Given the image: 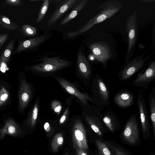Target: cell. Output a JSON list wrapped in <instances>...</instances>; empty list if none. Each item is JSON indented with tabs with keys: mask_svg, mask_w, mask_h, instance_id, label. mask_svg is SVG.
Instances as JSON below:
<instances>
[{
	"mask_svg": "<svg viewBox=\"0 0 155 155\" xmlns=\"http://www.w3.org/2000/svg\"><path fill=\"white\" fill-rule=\"evenodd\" d=\"M141 1L144 2H153L155 1V0H141Z\"/></svg>",
	"mask_w": 155,
	"mask_h": 155,
	"instance_id": "74e56055",
	"label": "cell"
},
{
	"mask_svg": "<svg viewBox=\"0 0 155 155\" xmlns=\"http://www.w3.org/2000/svg\"><path fill=\"white\" fill-rule=\"evenodd\" d=\"M126 30L128 35V44L125 55L126 62L133 56L136 48L137 42V12L134 11L126 21Z\"/></svg>",
	"mask_w": 155,
	"mask_h": 155,
	"instance_id": "5b68a950",
	"label": "cell"
},
{
	"mask_svg": "<svg viewBox=\"0 0 155 155\" xmlns=\"http://www.w3.org/2000/svg\"><path fill=\"white\" fill-rule=\"evenodd\" d=\"M155 25L154 24L153 25V31H152V42L151 44V48H152L153 49H154L155 48Z\"/></svg>",
	"mask_w": 155,
	"mask_h": 155,
	"instance_id": "f546056e",
	"label": "cell"
},
{
	"mask_svg": "<svg viewBox=\"0 0 155 155\" xmlns=\"http://www.w3.org/2000/svg\"><path fill=\"white\" fill-rule=\"evenodd\" d=\"M8 37L7 35L4 34L0 36V47L2 45Z\"/></svg>",
	"mask_w": 155,
	"mask_h": 155,
	"instance_id": "1f68e13d",
	"label": "cell"
},
{
	"mask_svg": "<svg viewBox=\"0 0 155 155\" xmlns=\"http://www.w3.org/2000/svg\"><path fill=\"white\" fill-rule=\"evenodd\" d=\"M71 64L70 61L57 57H46L44 58L40 63L34 66L33 68L39 73H52L68 67Z\"/></svg>",
	"mask_w": 155,
	"mask_h": 155,
	"instance_id": "8992f818",
	"label": "cell"
},
{
	"mask_svg": "<svg viewBox=\"0 0 155 155\" xmlns=\"http://www.w3.org/2000/svg\"><path fill=\"white\" fill-rule=\"evenodd\" d=\"M8 95L7 94H4L1 97V99L3 101H5L8 98Z\"/></svg>",
	"mask_w": 155,
	"mask_h": 155,
	"instance_id": "8d00e7d4",
	"label": "cell"
},
{
	"mask_svg": "<svg viewBox=\"0 0 155 155\" xmlns=\"http://www.w3.org/2000/svg\"><path fill=\"white\" fill-rule=\"evenodd\" d=\"M77 155H88L84 150L78 147L75 148Z\"/></svg>",
	"mask_w": 155,
	"mask_h": 155,
	"instance_id": "f1b7e54d",
	"label": "cell"
},
{
	"mask_svg": "<svg viewBox=\"0 0 155 155\" xmlns=\"http://www.w3.org/2000/svg\"><path fill=\"white\" fill-rule=\"evenodd\" d=\"M114 151L115 155H127L120 148H115Z\"/></svg>",
	"mask_w": 155,
	"mask_h": 155,
	"instance_id": "83f0119b",
	"label": "cell"
},
{
	"mask_svg": "<svg viewBox=\"0 0 155 155\" xmlns=\"http://www.w3.org/2000/svg\"><path fill=\"white\" fill-rule=\"evenodd\" d=\"M51 107L53 111L58 114H60L62 108L61 103L57 100H54L52 101Z\"/></svg>",
	"mask_w": 155,
	"mask_h": 155,
	"instance_id": "d4e9b609",
	"label": "cell"
},
{
	"mask_svg": "<svg viewBox=\"0 0 155 155\" xmlns=\"http://www.w3.org/2000/svg\"><path fill=\"white\" fill-rule=\"evenodd\" d=\"M91 91L92 103L96 107L101 109L109 107V91L105 82L99 75H96L93 80Z\"/></svg>",
	"mask_w": 155,
	"mask_h": 155,
	"instance_id": "7a4b0ae2",
	"label": "cell"
},
{
	"mask_svg": "<svg viewBox=\"0 0 155 155\" xmlns=\"http://www.w3.org/2000/svg\"><path fill=\"white\" fill-rule=\"evenodd\" d=\"M83 108L82 116L84 120L94 132L101 136L103 130L102 122L104 113L101 109L91 106L89 104Z\"/></svg>",
	"mask_w": 155,
	"mask_h": 155,
	"instance_id": "3957f363",
	"label": "cell"
},
{
	"mask_svg": "<svg viewBox=\"0 0 155 155\" xmlns=\"http://www.w3.org/2000/svg\"><path fill=\"white\" fill-rule=\"evenodd\" d=\"M55 79L61 86L68 93L75 96L80 101L83 106L88 104V101L92 103L91 97L88 94L80 91L73 84L65 79L60 77H56Z\"/></svg>",
	"mask_w": 155,
	"mask_h": 155,
	"instance_id": "30bf717a",
	"label": "cell"
},
{
	"mask_svg": "<svg viewBox=\"0 0 155 155\" xmlns=\"http://www.w3.org/2000/svg\"><path fill=\"white\" fill-rule=\"evenodd\" d=\"M155 80V61L149 63L144 71L140 72L136 78L131 82L135 86L140 87L146 89L152 81Z\"/></svg>",
	"mask_w": 155,
	"mask_h": 155,
	"instance_id": "9c48e42d",
	"label": "cell"
},
{
	"mask_svg": "<svg viewBox=\"0 0 155 155\" xmlns=\"http://www.w3.org/2000/svg\"><path fill=\"white\" fill-rule=\"evenodd\" d=\"M64 139L62 134L58 133L54 137L51 143V148L52 151L56 152L58 148L63 144Z\"/></svg>",
	"mask_w": 155,
	"mask_h": 155,
	"instance_id": "ffe728a7",
	"label": "cell"
},
{
	"mask_svg": "<svg viewBox=\"0 0 155 155\" xmlns=\"http://www.w3.org/2000/svg\"><path fill=\"white\" fill-rule=\"evenodd\" d=\"M39 99L37 98V101L34 107L31 117V125L34 126L38 119L39 108Z\"/></svg>",
	"mask_w": 155,
	"mask_h": 155,
	"instance_id": "603a6c76",
	"label": "cell"
},
{
	"mask_svg": "<svg viewBox=\"0 0 155 155\" xmlns=\"http://www.w3.org/2000/svg\"><path fill=\"white\" fill-rule=\"evenodd\" d=\"M95 142L99 155H114L104 142L98 139Z\"/></svg>",
	"mask_w": 155,
	"mask_h": 155,
	"instance_id": "44dd1931",
	"label": "cell"
},
{
	"mask_svg": "<svg viewBox=\"0 0 155 155\" xmlns=\"http://www.w3.org/2000/svg\"><path fill=\"white\" fill-rule=\"evenodd\" d=\"M150 109V116L154 134L155 133V87L153 88L148 98Z\"/></svg>",
	"mask_w": 155,
	"mask_h": 155,
	"instance_id": "e0dca14e",
	"label": "cell"
},
{
	"mask_svg": "<svg viewBox=\"0 0 155 155\" xmlns=\"http://www.w3.org/2000/svg\"><path fill=\"white\" fill-rule=\"evenodd\" d=\"M137 105L142 131L147 132L149 128V116L145 99L142 93L138 94Z\"/></svg>",
	"mask_w": 155,
	"mask_h": 155,
	"instance_id": "7c38bea8",
	"label": "cell"
},
{
	"mask_svg": "<svg viewBox=\"0 0 155 155\" xmlns=\"http://www.w3.org/2000/svg\"><path fill=\"white\" fill-rule=\"evenodd\" d=\"M89 48L96 61L105 69L108 61L112 56L110 46L106 42L101 41L90 44Z\"/></svg>",
	"mask_w": 155,
	"mask_h": 155,
	"instance_id": "52a82bcc",
	"label": "cell"
},
{
	"mask_svg": "<svg viewBox=\"0 0 155 155\" xmlns=\"http://www.w3.org/2000/svg\"><path fill=\"white\" fill-rule=\"evenodd\" d=\"M29 96L27 93H24L22 95L21 98L24 102H27L29 98Z\"/></svg>",
	"mask_w": 155,
	"mask_h": 155,
	"instance_id": "e575fe53",
	"label": "cell"
},
{
	"mask_svg": "<svg viewBox=\"0 0 155 155\" xmlns=\"http://www.w3.org/2000/svg\"><path fill=\"white\" fill-rule=\"evenodd\" d=\"M49 5V2L48 0H44L43 1L38 17L36 19L37 23L40 22L45 17L48 9Z\"/></svg>",
	"mask_w": 155,
	"mask_h": 155,
	"instance_id": "7402d4cb",
	"label": "cell"
},
{
	"mask_svg": "<svg viewBox=\"0 0 155 155\" xmlns=\"http://www.w3.org/2000/svg\"><path fill=\"white\" fill-rule=\"evenodd\" d=\"M11 53V51L10 50L6 49L4 52V54L5 57H8L10 56Z\"/></svg>",
	"mask_w": 155,
	"mask_h": 155,
	"instance_id": "d590c367",
	"label": "cell"
},
{
	"mask_svg": "<svg viewBox=\"0 0 155 155\" xmlns=\"http://www.w3.org/2000/svg\"><path fill=\"white\" fill-rule=\"evenodd\" d=\"M69 114V108L67 107L61 116L59 121L60 124H63L66 120Z\"/></svg>",
	"mask_w": 155,
	"mask_h": 155,
	"instance_id": "484cf974",
	"label": "cell"
},
{
	"mask_svg": "<svg viewBox=\"0 0 155 155\" xmlns=\"http://www.w3.org/2000/svg\"><path fill=\"white\" fill-rule=\"evenodd\" d=\"M22 31L25 35L31 37L35 36L37 32V28L34 26L25 25L22 27Z\"/></svg>",
	"mask_w": 155,
	"mask_h": 155,
	"instance_id": "cb8c5ba5",
	"label": "cell"
},
{
	"mask_svg": "<svg viewBox=\"0 0 155 155\" xmlns=\"http://www.w3.org/2000/svg\"><path fill=\"white\" fill-rule=\"evenodd\" d=\"M77 1V0H67L58 5L49 19L48 27H50L55 23Z\"/></svg>",
	"mask_w": 155,
	"mask_h": 155,
	"instance_id": "5bb4252c",
	"label": "cell"
},
{
	"mask_svg": "<svg viewBox=\"0 0 155 155\" xmlns=\"http://www.w3.org/2000/svg\"><path fill=\"white\" fill-rule=\"evenodd\" d=\"M145 53L130 59L122 67L118 73V77L121 80L129 79L141 69L149 59L150 55L144 57Z\"/></svg>",
	"mask_w": 155,
	"mask_h": 155,
	"instance_id": "277c9868",
	"label": "cell"
},
{
	"mask_svg": "<svg viewBox=\"0 0 155 155\" xmlns=\"http://www.w3.org/2000/svg\"><path fill=\"white\" fill-rule=\"evenodd\" d=\"M72 132L74 147H78L84 151L88 149L85 128L81 120L78 117H76L74 120Z\"/></svg>",
	"mask_w": 155,
	"mask_h": 155,
	"instance_id": "ba28073f",
	"label": "cell"
},
{
	"mask_svg": "<svg viewBox=\"0 0 155 155\" xmlns=\"http://www.w3.org/2000/svg\"><path fill=\"white\" fill-rule=\"evenodd\" d=\"M113 101L119 107L127 108L130 106L134 103V96L132 93L128 91H122L115 95Z\"/></svg>",
	"mask_w": 155,
	"mask_h": 155,
	"instance_id": "9a60e30c",
	"label": "cell"
},
{
	"mask_svg": "<svg viewBox=\"0 0 155 155\" xmlns=\"http://www.w3.org/2000/svg\"><path fill=\"white\" fill-rule=\"evenodd\" d=\"M44 127L46 132H48L51 130V127L50 125L48 122H46L44 124Z\"/></svg>",
	"mask_w": 155,
	"mask_h": 155,
	"instance_id": "836d02e7",
	"label": "cell"
},
{
	"mask_svg": "<svg viewBox=\"0 0 155 155\" xmlns=\"http://www.w3.org/2000/svg\"><path fill=\"white\" fill-rule=\"evenodd\" d=\"M123 6L122 3L118 0H110L103 2L98 7L100 10L98 14L78 30L69 32L67 36L69 38L75 37L86 31L94 25L112 17L121 9Z\"/></svg>",
	"mask_w": 155,
	"mask_h": 155,
	"instance_id": "6da1fadb",
	"label": "cell"
},
{
	"mask_svg": "<svg viewBox=\"0 0 155 155\" xmlns=\"http://www.w3.org/2000/svg\"><path fill=\"white\" fill-rule=\"evenodd\" d=\"M16 129L15 127L12 125L9 126L8 128L7 133L13 134L15 132Z\"/></svg>",
	"mask_w": 155,
	"mask_h": 155,
	"instance_id": "4dcf8cb0",
	"label": "cell"
},
{
	"mask_svg": "<svg viewBox=\"0 0 155 155\" xmlns=\"http://www.w3.org/2000/svg\"><path fill=\"white\" fill-rule=\"evenodd\" d=\"M87 0L81 1L80 3L61 21V25H64L74 18L79 11L82 10L86 5Z\"/></svg>",
	"mask_w": 155,
	"mask_h": 155,
	"instance_id": "ac0fdd59",
	"label": "cell"
},
{
	"mask_svg": "<svg viewBox=\"0 0 155 155\" xmlns=\"http://www.w3.org/2000/svg\"><path fill=\"white\" fill-rule=\"evenodd\" d=\"M138 123L136 115L132 114L127 120L123 132L124 139L130 144H135L139 135Z\"/></svg>",
	"mask_w": 155,
	"mask_h": 155,
	"instance_id": "8fae6325",
	"label": "cell"
},
{
	"mask_svg": "<svg viewBox=\"0 0 155 155\" xmlns=\"http://www.w3.org/2000/svg\"><path fill=\"white\" fill-rule=\"evenodd\" d=\"M103 120L104 124L112 132H114L119 125L117 115L111 110L104 113Z\"/></svg>",
	"mask_w": 155,
	"mask_h": 155,
	"instance_id": "2e32d148",
	"label": "cell"
},
{
	"mask_svg": "<svg viewBox=\"0 0 155 155\" xmlns=\"http://www.w3.org/2000/svg\"><path fill=\"white\" fill-rule=\"evenodd\" d=\"M6 1L7 2V3L10 5H19L20 2V0H7Z\"/></svg>",
	"mask_w": 155,
	"mask_h": 155,
	"instance_id": "d6a6232c",
	"label": "cell"
},
{
	"mask_svg": "<svg viewBox=\"0 0 155 155\" xmlns=\"http://www.w3.org/2000/svg\"><path fill=\"white\" fill-rule=\"evenodd\" d=\"M46 39L47 36L45 35L26 40L23 42L21 48L24 49L37 46L42 43Z\"/></svg>",
	"mask_w": 155,
	"mask_h": 155,
	"instance_id": "d6986e66",
	"label": "cell"
},
{
	"mask_svg": "<svg viewBox=\"0 0 155 155\" xmlns=\"http://www.w3.org/2000/svg\"><path fill=\"white\" fill-rule=\"evenodd\" d=\"M64 155H68V154H65Z\"/></svg>",
	"mask_w": 155,
	"mask_h": 155,
	"instance_id": "f35d334b",
	"label": "cell"
},
{
	"mask_svg": "<svg viewBox=\"0 0 155 155\" xmlns=\"http://www.w3.org/2000/svg\"><path fill=\"white\" fill-rule=\"evenodd\" d=\"M1 20L2 23L5 25V27H12V22L8 18L2 17V18Z\"/></svg>",
	"mask_w": 155,
	"mask_h": 155,
	"instance_id": "4316f807",
	"label": "cell"
},
{
	"mask_svg": "<svg viewBox=\"0 0 155 155\" xmlns=\"http://www.w3.org/2000/svg\"><path fill=\"white\" fill-rule=\"evenodd\" d=\"M77 66L79 75L84 81L88 83L91 76V69L85 55L81 51L78 53Z\"/></svg>",
	"mask_w": 155,
	"mask_h": 155,
	"instance_id": "4fadbf2b",
	"label": "cell"
}]
</instances>
